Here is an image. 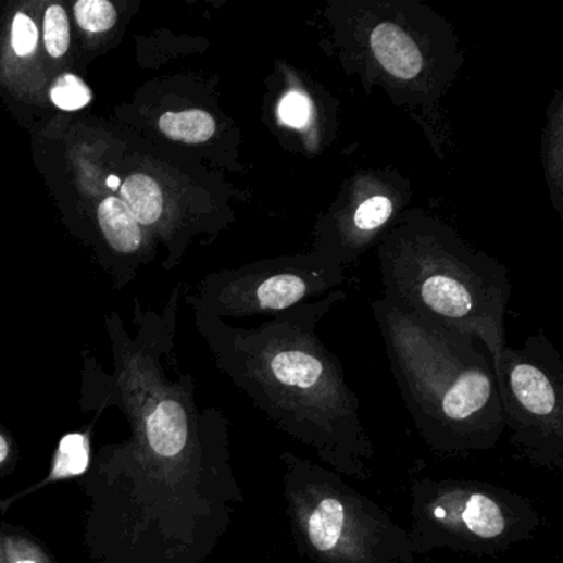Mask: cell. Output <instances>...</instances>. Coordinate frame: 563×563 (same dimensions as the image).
<instances>
[{
    "mask_svg": "<svg viewBox=\"0 0 563 563\" xmlns=\"http://www.w3.org/2000/svg\"><path fill=\"white\" fill-rule=\"evenodd\" d=\"M346 298L334 289L248 329L218 324L216 349L224 371L279 431L340 476L368 481L375 448L361 400L340 359L317 336V324Z\"/></svg>",
    "mask_w": 563,
    "mask_h": 563,
    "instance_id": "obj_1",
    "label": "cell"
},
{
    "mask_svg": "<svg viewBox=\"0 0 563 563\" xmlns=\"http://www.w3.org/2000/svg\"><path fill=\"white\" fill-rule=\"evenodd\" d=\"M316 17L324 55L405 113L445 161L454 148L445 101L466 62L454 25L418 0H329Z\"/></svg>",
    "mask_w": 563,
    "mask_h": 563,
    "instance_id": "obj_2",
    "label": "cell"
},
{
    "mask_svg": "<svg viewBox=\"0 0 563 563\" xmlns=\"http://www.w3.org/2000/svg\"><path fill=\"white\" fill-rule=\"evenodd\" d=\"M403 405L429 451L470 458L504 435L491 355L481 342L384 298L372 302Z\"/></svg>",
    "mask_w": 563,
    "mask_h": 563,
    "instance_id": "obj_3",
    "label": "cell"
},
{
    "mask_svg": "<svg viewBox=\"0 0 563 563\" xmlns=\"http://www.w3.org/2000/svg\"><path fill=\"white\" fill-rule=\"evenodd\" d=\"M375 250L385 301L478 339L496 367L508 346V266L425 209L405 210Z\"/></svg>",
    "mask_w": 563,
    "mask_h": 563,
    "instance_id": "obj_4",
    "label": "cell"
},
{
    "mask_svg": "<svg viewBox=\"0 0 563 563\" xmlns=\"http://www.w3.org/2000/svg\"><path fill=\"white\" fill-rule=\"evenodd\" d=\"M279 463L299 555L311 563H420L409 530L339 473L291 450Z\"/></svg>",
    "mask_w": 563,
    "mask_h": 563,
    "instance_id": "obj_5",
    "label": "cell"
},
{
    "mask_svg": "<svg viewBox=\"0 0 563 563\" xmlns=\"http://www.w3.org/2000/svg\"><path fill=\"white\" fill-rule=\"evenodd\" d=\"M409 534L416 555L451 550L498 556L534 539L542 515L529 498L478 479L415 478Z\"/></svg>",
    "mask_w": 563,
    "mask_h": 563,
    "instance_id": "obj_6",
    "label": "cell"
},
{
    "mask_svg": "<svg viewBox=\"0 0 563 563\" xmlns=\"http://www.w3.org/2000/svg\"><path fill=\"white\" fill-rule=\"evenodd\" d=\"M504 431L518 460L563 473V361L546 334L502 349L495 367Z\"/></svg>",
    "mask_w": 563,
    "mask_h": 563,
    "instance_id": "obj_7",
    "label": "cell"
},
{
    "mask_svg": "<svg viewBox=\"0 0 563 563\" xmlns=\"http://www.w3.org/2000/svg\"><path fill=\"white\" fill-rule=\"evenodd\" d=\"M409 177L393 165L362 167L340 184L334 202L316 216L311 251L348 268L380 243L412 202Z\"/></svg>",
    "mask_w": 563,
    "mask_h": 563,
    "instance_id": "obj_8",
    "label": "cell"
},
{
    "mask_svg": "<svg viewBox=\"0 0 563 563\" xmlns=\"http://www.w3.org/2000/svg\"><path fill=\"white\" fill-rule=\"evenodd\" d=\"M346 270L314 251L266 258L216 278L213 308L235 317H272L339 289Z\"/></svg>",
    "mask_w": 563,
    "mask_h": 563,
    "instance_id": "obj_9",
    "label": "cell"
},
{
    "mask_svg": "<svg viewBox=\"0 0 563 563\" xmlns=\"http://www.w3.org/2000/svg\"><path fill=\"white\" fill-rule=\"evenodd\" d=\"M263 86L260 123L283 151L317 159L333 148L340 136V100L320 79L278 59Z\"/></svg>",
    "mask_w": 563,
    "mask_h": 563,
    "instance_id": "obj_10",
    "label": "cell"
},
{
    "mask_svg": "<svg viewBox=\"0 0 563 563\" xmlns=\"http://www.w3.org/2000/svg\"><path fill=\"white\" fill-rule=\"evenodd\" d=\"M151 450L164 460H179L192 448V415L180 400H161L146 420Z\"/></svg>",
    "mask_w": 563,
    "mask_h": 563,
    "instance_id": "obj_11",
    "label": "cell"
},
{
    "mask_svg": "<svg viewBox=\"0 0 563 563\" xmlns=\"http://www.w3.org/2000/svg\"><path fill=\"white\" fill-rule=\"evenodd\" d=\"M540 159L550 202L556 215L563 213V91L555 90L546 111V126L540 138Z\"/></svg>",
    "mask_w": 563,
    "mask_h": 563,
    "instance_id": "obj_12",
    "label": "cell"
},
{
    "mask_svg": "<svg viewBox=\"0 0 563 563\" xmlns=\"http://www.w3.org/2000/svg\"><path fill=\"white\" fill-rule=\"evenodd\" d=\"M98 222L108 243L121 253H133L141 245L142 235L135 216L117 197H108L98 207Z\"/></svg>",
    "mask_w": 563,
    "mask_h": 563,
    "instance_id": "obj_13",
    "label": "cell"
},
{
    "mask_svg": "<svg viewBox=\"0 0 563 563\" xmlns=\"http://www.w3.org/2000/svg\"><path fill=\"white\" fill-rule=\"evenodd\" d=\"M121 202L141 225H152L161 218L164 197L158 180L146 174H133L121 186Z\"/></svg>",
    "mask_w": 563,
    "mask_h": 563,
    "instance_id": "obj_14",
    "label": "cell"
},
{
    "mask_svg": "<svg viewBox=\"0 0 563 563\" xmlns=\"http://www.w3.org/2000/svg\"><path fill=\"white\" fill-rule=\"evenodd\" d=\"M88 461H90V454H88V440L85 435L82 433L66 435L60 441L55 466H53V478L78 476L85 473Z\"/></svg>",
    "mask_w": 563,
    "mask_h": 563,
    "instance_id": "obj_15",
    "label": "cell"
},
{
    "mask_svg": "<svg viewBox=\"0 0 563 563\" xmlns=\"http://www.w3.org/2000/svg\"><path fill=\"white\" fill-rule=\"evenodd\" d=\"M75 17L79 27L100 34L110 30L116 22V9L108 0H79L75 4Z\"/></svg>",
    "mask_w": 563,
    "mask_h": 563,
    "instance_id": "obj_16",
    "label": "cell"
},
{
    "mask_svg": "<svg viewBox=\"0 0 563 563\" xmlns=\"http://www.w3.org/2000/svg\"><path fill=\"white\" fill-rule=\"evenodd\" d=\"M53 104L63 111H76L85 108L90 103L91 95L90 88L82 78L75 75H63L57 79L55 85L50 91Z\"/></svg>",
    "mask_w": 563,
    "mask_h": 563,
    "instance_id": "obj_17",
    "label": "cell"
},
{
    "mask_svg": "<svg viewBox=\"0 0 563 563\" xmlns=\"http://www.w3.org/2000/svg\"><path fill=\"white\" fill-rule=\"evenodd\" d=\"M43 28H46L43 35H46L47 52L59 59L70 47V22L65 9L60 5L49 8Z\"/></svg>",
    "mask_w": 563,
    "mask_h": 563,
    "instance_id": "obj_18",
    "label": "cell"
},
{
    "mask_svg": "<svg viewBox=\"0 0 563 563\" xmlns=\"http://www.w3.org/2000/svg\"><path fill=\"white\" fill-rule=\"evenodd\" d=\"M38 32L34 21L25 14H17L12 24V49L21 57L30 55L37 47Z\"/></svg>",
    "mask_w": 563,
    "mask_h": 563,
    "instance_id": "obj_19",
    "label": "cell"
},
{
    "mask_svg": "<svg viewBox=\"0 0 563 563\" xmlns=\"http://www.w3.org/2000/svg\"><path fill=\"white\" fill-rule=\"evenodd\" d=\"M9 456V445L5 438L0 435V463H4L5 458Z\"/></svg>",
    "mask_w": 563,
    "mask_h": 563,
    "instance_id": "obj_20",
    "label": "cell"
},
{
    "mask_svg": "<svg viewBox=\"0 0 563 563\" xmlns=\"http://www.w3.org/2000/svg\"><path fill=\"white\" fill-rule=\"evenodd\" d=\"M120 186H121V183L116 176L108 177V187H110V189H117V187H120Z\"/></svg>",
    "mask_w": 563,
    "mask_h": 563,
    "instance_id": "obj_21",
    "label": "cell"
},
{
    "mask_svg": "<svg viewBox=\"0 0 563 563\" xmlns=\"http://www.w3.org/2000/svg\"><path fill=\"white\" fill-rule=\"evenodd\" d=\"M17 563H37V562H34V560H18Z\"/></svg>",
    "mask_w": 563,
    "mask_h": 563,
    "instance_id": "obj_22",
    "label": "cell"
},
{
    "mask_svg": "<svg viewBox=\"0 0 563 563\" xmlns=\"http://www.w3.org/2000/svg\"><path fill=\"white\" fill-rule=\"evenodd\" d=\"M542 563H550V562H542Z\"/></svg>",
    "mask_w": 563,
    "mask_h": 563,
    "instance_id": "obj_23",
    "label": "cell"
}]
</instances>
